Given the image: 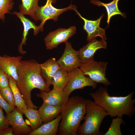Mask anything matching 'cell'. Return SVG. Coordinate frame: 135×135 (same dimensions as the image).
Here are the masks:
<instances>
[{
	"instance_id": "obj_8",
	"label": "cell",
	"mask_w": 135,
	"mask_h": 135,
	"mask_svg": "<svg viewBox=\"0 0 135 135\" xmlns=\"http://www.w3.org/2000/svg\"><path fill=\"white\" fill-rule=\"evenodd\" d=\"M76 27L72 26L67 29L60 28L50 32L44 39L46 49L52 50L61 43H66L69 38L76 33Z\"/></svg>"
},
{
	"instance_id": "obj_16",
	"label": "cell",
	"mask_w": 135,
	"mask_h": 135,
	"mask_svg": "<svg viewBox=\"0 0 135 135\" xmlns=\"http://www.w3.org/2000/svg\"><path fill=\"white\" fill-rule=\"evenodd\" d=\"M42 75L48 86L52 84L53 77L60 67L55 58H52L44 63L40 64Z\"/></svg>"
},
{
	"instance_id": "obj_11",
	"label": "cell",
	"mask_w": 135,
	"mask_h": 135,
	"mask_svg": "<svg viewBox=\"0 0 135 135\" xmlns=\"http://www.w3.org/2000/svg\"><path fill=\"white\" fill-rule=\"evenodd\" d=\"M23 114L17 108L11 112L6 114L8 123L13 129V135H29L32 130L24 122Z\"/></svg>"
},
{
	"instance_id": "obj_13",
	"label": "cell",
	"mask_w": 135,
	"mask_h": 135,
	"mask_svg": "<svg viewBox=\"0 0 135 135\" xmlns=\"http://www.w3.org/2000/svg\"><path fill=\"white\" fill-rule=\"evenodd\" d=\"M22 58V56H11L0 55V68L16 82L18 79L17 69Z\"/></svg>"
},
{
	"instance_id": "obj_12",
	"label": "cell",
	"mask_w": 135,
	"mask_h": 135,
	"mask_svg": "<svg viewBox=\"0 0 135 135\" xmlns=\"http://www.w3.org/2000/svg\"><path fill=\"white\" fill-rule=\"evenodd\" d=\"M80 48L79 51L78 57L81 64H84L94 60L96 51L100 49H106L107 42L106 40H98L96 38L91 40Z\"/></svg>"
},
{
	"instance_id": "obj_20",
	"label": "cell",
	"mask_w": 135,
	"mask_h": 135,
	"mask_svg": "<svg viewBox=\"0 0 135 135\" xmlns=\"http://www.w3.org/2000/svg\"><path fill=\"white\" fill-rule=\"evenodd\" d=\"M70 78L69 72L60 68L56 72L52 79L53 88L57 90H63Z\"/></svg>"
},
{
	"instance_id": "obj_23",
	"label": "cell",
	"mask_w": 135,
	"mask_h": 135,
	"mask_svg": "<svg viewBox=\"0 0 135 135\" xmlns=\"http://www.w3.org/2000/svg\"><path fill=\"white\" fill-rule=\"evenodd\" d=\"M22 113L29 120L32 130L38 128L42 125L43 122L38 110L28 108L24 110Z\"/></svg>"
},
{
	"instance_id": "obj_19",
	"label": "cell",
	"mask_w": 135,
	"mask_h": 135,
	"mask_svg": "<svg viewBox=\"0 0 135 135\" xmlns=\"http://www.w3.org/2000/svg\"><path fill=\"white\" fill-rule=\"evenodd\" d=\"M119 0H113L109 3H106L98 0H90V2L94 5L105 8L107 14V22L108 25L111 18L114 16L120 15L124 18H126V14L121 12L118 8V4Z\"/></svg>"
},
{
	"instance_id": "obj_28",
	"label": "cell",
	"mask_w": 135,
	"mask_h": 135,
	"mask_svg": "<svg viewBox=\"0 0 135 135\" xmlns=\"http://www.w3.org/2000/svg\"><path fill=\"white\" fill-rule=\"evenodd\" d=\"M0 106L5 111L7 114L13 111L16 106H12L9 104L4 99L0 93Z\"/></svg>"
},
{
	"instance_id": "obj_4",
	"label": "cell",
	"mask_w": 135,
	"mask_h": 135,
	"mask_svg": "<svg viewBox=\"0 0 135 135\" xmlns=\"http://www.w3.org/2000/svg\"><path fill=\"white\" fill-rule=\"evenodd\" d=\"M84 121L80 125L77 134L80 135H100L103 134L100 126L108 112L94 101L86 100V114Z\"/></svg>"
},
{
	"instance_id": "obj_26",
	"label": "cell",
	"mask_w": 135,
	"mask_h": 135,
	"mask_svg": "<svg viewBox=\"0 0 135 135\" xmlns=\"http://www.w3.org/2000/svg\"><path fill=\"white\" fill-rule=\"evenodd\" d=\"M0 93L4 99L10 106H16L12 90L9 86L0 90Z\"/></svg>"
},
{
	"instance_id": "obj_7",
	"label": "cell",
	"mask_w": 135,
	"mask_h": 135,
	"mask_svg": "<svg viewBox=\"0 0 135 135\" xmlns=\"http://www.w3.org/2000/svg\"><path fill=\"white\" fill-rule=\"evenodd\" d=\"M69 72L70 79L63 90L68 98L75 90L82 89L87 86H91L94 89L96 88L97 84L89 77L86 76L79 67Z\"/></svg>"
},
{
	"instance_id": "obj_30",
	"label": "cell",
	"mask_w": 135,
	"mask_h": 135,
	"mask_svg": "<svg viewBox=\"0 0 135 135\" xmlns=\"http://www.w3.org/2000/svg\"><path fill=\"white\" fill-rule=\"evenodd\" d=\"M12 127L6 128L0 130V135H14Z\"/></svg>"
},
{
	"instance_id": "obj_10",
	"label": "cell",
	"mask_w": 135,
	"mask_h": 135,
	"mask_svg": "<svg viewBox=\"0 0 135 135\" xmlns=\"http://www.w3.org/2000/svg\"><path fill=\"white\" fill-rule=\"evenodd\" d=\"M74 11L84 22L83 29L87 33L86 40L88 42L92 39L96 38L98 36L100 37L102 40H106L107 39L105 29L100 26L101 21L104 16L103 14L96 20H91L83 17L77 9Z\"/></svg>"
},
{
	"instance_id": "obj_22",
	"label": "cell",
	"mask_w": 135,
	"mask_h": 135,
	"mask_svg": "<svg viewBox=\"0 0 135 135\" xmlns=\"http://www.w3.org/2000/svg\"><path fill=\"white\" fill-rule=\"evenodd\" d=\"M40 0H21L22 4L19 6L20 13L30 16L34 20L36 12L39 7L38 2Z\"/></svg>"
},
{
	"instance_id": "obj_27",
	"label": "cell",
	"mask_w": 135,
	"mask_h": 135,
	"mask_svg": "<svg viewBox=\"0 0 135 135\" xmlns=\"http://www.w3.org/2000/svg\"><path fill=\"white\" fill-rule=\"evenodd\" d=\"M9 86L8 75L0 68V90Z\"/></svg>"
},
{
	"instance_id": "obj_17",
	"label": "cell",
	"mask_w": 135,
	"mask_h": 135,
	"mask_svg": "<svg viewBox=\"0 0 135 135\" xmlns=\"http://www.w3.org/2000/svg\"><path fill=\"white\" fill-rule=\"evenodd\" d=\"M61 119L60 114L52 121L44 123L38 128L32 130L29 135H56Z\"/></svg>"
},
{
	"instance_id": "obj_14",
	"label": "cell",
	"mask_w": 135,
	"mask_h": 135,
	"mask_svg": "<svg viewBox=\"0 0 135 135\" xmlns=\"http://www.w3.org/2000/svg\"><path fill=\"white\" fill-rule=\"evenodd\" d=\"M37 96L41 98L44 104L62 107L68 100L63 90L60 91L53 88L46 92H40Z\"/></svg>"
},
{
	"instance_id": "obj_25",
	"label": "cell",
	"mask_w": 135,
	"mask_h": 135,
	"mask_svg": "<svg viewBox=\"0 0 135 135\" xmlns=\"http://www.w3.org/2000/svg\"><path fill=\"white\" fill-rule=\"evenodd\" d=\"M14 0H0V20L4 22L5 15L10 13L14 4Z\"/></svg>"
},
{
	"instance_id": "obj_15",
	"label": "cell",
	"mask_w": 135,
	"mask_h": 135,
	"mask_svg": "<svg viewBox=\"0 0 135 135\" xmlns=\"http://www.w3.org/2000/svg\"><path fill=\"white\" fill-rule=\"evenodd\" d=\"M13 14H15L20 19L22 22L24 27L22 41L18 46V50L19 52L22 55L26 53V52L23 50L22 47L23 45H26L27 37L30 30L32 29L34 30L33 34L34 35H36L40 31L39 27L36 25L35 23L30 19L26 18L24 15L19 12L14 11Z\"/></svg>"
},
{
	"instance_id": "obj_1",
	"label": "cell",
	"mask_w": 135,
	"mask_h": 135,
	"mask_svg": "<svg viewBox=\"0 0 135 135\" xmlns=\"http://www.w3.org/2000/svg\"><path fill=\"white\" fill-rule=\"evenodd\" d=\"M16 84L28 108L36 109L31 100V92L34 88L40 92L51 90L43 77L40 64L34 59L21 60L17 69Z\"/></svg>"
},
{
	"instance_id": "obj_24",
	"label": "cell",
	"mask_w": 135,
	"mask_h": 135,
	"mask_svg": "<svg viewBox=\"0 0 135 135\" xmlns=\"http://www.w3.org/2000/svg\"><path fill=\"white\" fill-rule=\"evenodd\" d=\"M124 122L122 118L118 117L113 118L110 126L104 135H122L120 126Z\"/></svg>"
},
{
	"instance_id": "obj_6",
	"label": "cell",
	"mask_w": 135,
	"mask_h": 135,
	"mask_svg": "<svg viewBox=\"0 0 135 135\" xmlns=\"http://www.w3.org/2000/svg\"><path fill=\"white\" fill-rule=\"evenodd\" d=\"M108 63L107 62H98L93 60L81 64L79 67L84 75L88 76L97 84L101 83L108 86L111 83L106 75Z\"/></svg>"
},
{
	"instance_id": "obj_3",
	"label": "cell",
	"mask_w": 135,
	"mask_h": 135,
	"mask_svg": "<svg viewBox=\"0 0 135 135\" xmlns=\"http://www.w3.org/2000/svg\"><path fill=\"white\" fill-rule=\"evenodd\" d=\"M86 114V100L78 96L68 98L61 107L59 135H76Z\"/></svg>"
},
{
	"instance_id": "obj_2",
	"label": "cell",
	"mask_w": 135,
	"mask_h": 135,
	"mask_svg": "<svg viewBox=\"0 0 135 135\" xmlns=\"http://www.w3.org/2000/svg\"><path fill=\"white\" fill-rule=\"evenodd\" d=\"M133 91L125 96H110L106 87H100L90 94L94 101L102 108L111 117L122 118L125 115L131 117L135 111V98Z\"/></svg>"
},
{
	"instance_id": "obj_18",
	"label": "cell",
	"mask_w": 135,
	"mask_h": 135,
	"mask_svg": "<svg viewBox=\"0 0 135 135\" xmlns=\"http://www.w3.org/2000/svg\"><path fill=\"white\" fill-rule=\"evenodd\" d=\"M61 110V107L43 103L38 111L42 122L46 123L56 118L60 114Z\"/></svg>"
},
{
	"instance_id": "obj_5",
	"label": "cell",
	"mask_w": 135,
	"mask_h": 135,
	"mask_svg": "<svg viewBox=\"0 0 135 135\" xmlns=\"http://www.w3.org/2000/svg\"><path fill=\"white\" fill-rule=\"evenodd\" d=\"M57 0H47L46 4L39 7L36 13L34 20L37 21L40 20L41 22L38 26L40 31H43L44 25L46 21L52 20L57 21L58 17L63 13L69 10H74L77 9L76 6L71 3L68 7L62 9L56 8L52 4H55Z\"/></svg>"
},
{
	"instance_id": "obj_29",
	"label": "cell",
	"mask_w": 135,
	"mask_h": 135,
	"mask_svg": "<svg viewBox=\"0 0 135 135\" xmlns=\"http://www.w3.org/2000/svg\"><path fill=\"white\" fill-rule=\"evenodd\" d=\"M9 125L6 116L4 114L2 108L0 106V130L9 127Z\"/></svg>"
},
{
	"instance_id": "obj_21",
	"label": "cell",
	"mask_w": 135,
	"mask_h": 135,
	"mask_svg": "<svg viewBox=\"0 0 135 135\" xmlns=\"http://www.w3.org/2000/svg\"><path fill=\"white\" fill-rule=\"evenodd\" d=\"M8 77L9 85L13 94L15 106L22 113L24 110L28 107L22 96L20 91L16 85V80L10 76L8 75Z\"/></svg>"
},
{
	"instance_id": "obj_9",
	"label": "cell",
	"mask_w": 135,
	"mask_h": 135,
	"mask_svg": "<svg viewBox=\"0 0 135 135\" xmlns=\"http://www.w3.org/2000/svg\"><path fill=\"white\" fill-rule=\"evenodd\" d=\"M66 44L64 53L57 61L60 67L69 72L79 67L81 64L79 58V51L74 50L71 43L67 42Z\"/></svg>"
}]
</instances>
